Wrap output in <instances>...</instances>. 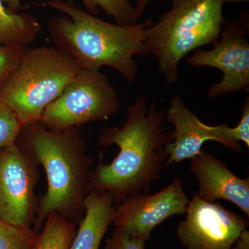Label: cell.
Wrapping results in <instances>:
<instances>
[{
  "instance_id": "30bf717a",
  "label": "cell",
  "mask_w": 249,
  "mask_h": 249,
  "mask_svg": "<svg viewBox=\"0 0 249 249\" xmlns=\"http://www.w3.org/2000/svg\"><path fill=\"white\" fill-rule=\"evenodd\" d=\"M35 183L34 165L16 143L0 150V220L29 227Z\"/></svg>"
},
{
  "instance_id": "6da1fadb",
  "label": "cell",
  "mask_w": 249,
  "mask_h": 249,
  "mask_svg": "<svg viewBox=\"0 0 249 249\" xmlns=\"http://www.w3.org/2000/svg\"><path fill=\"white\" fill-rule=\"evenodd\" d=\"M165 116V110L140 96L129 106L122 126L103 129L100 145H117L119 152L109 164H100L89 175L91 191L109 193L120 202L128 196L149 193L166 167V145L173 140V131L163 126Z\"/></svg>"
},
{
  "instance_id": "8fae6325",
  "label": "cell",
  "mask_w": 249,
  "mask_h": 249,
  "mask_svg": "<svg viewBox=\"0 0 249 249\" xmlns=\"http://www.w3.org/2000/svg\"><path fill=\"white\" fill-rule=\"evenodd\" d=\"M165 120L174 127L173 142L166 145V167L194 158L202 151L204 142L209 141L219 142L237 153L242 152L240 142L228 137L227 124H204L180 96H175L172 100L170 107L165 111Z\"/></svg>"
},
{
  "instance_id": "7c38bea8",
  "label": "cell",
  "mask_w": 249,
  "mask_h": 249,
  "mask_svg": "<svg viewBox=\"0 0 249 249\" xmlns=\"http://www.w3.org/2000/svg\"><path fill=\"white\" fill-rule=\"evenodd\" d=\"M190 171L199 185L196 194L203 200L224 199L235 205L249 217V178H239L227 165L202 150L191 159Z\"/></svg>"
},
{
  "instance_id": "5bb4252c",
  "label": "cell",
  "mask_w": 249,
  "mask_h": 249,
  "mask_svg": "<svg viewBox=\"0 0 249 249\" xmlns=\"http://www.w3.org/2000/svg\"><path fill=\"white\" fill-rule=\"evenodd\" d=\"M42 26L28 13H13L0 0V44L27 47L40 34Z\"/></svg>"
},
{
  "instance_id": "8992f818",
  "label": "cell",
  "mask_w": 249,
  "mask_h": 249,
  "mask_svg": "<svg viewBox=\"0 0 249 249\" xmlns=\"http://www.w3.org/2000/svg\"><path fill=\"white\" fill-rule=\"evenodd\" d=\"M121 102L115 88L101 71L80 69L61 94L49 104L39 123L55 132L78 128L114 116Z\"/></svg>"
},
{
  "instance_id": "5b68a950",
  "label": "cell",
  "mask_w": 249,
  "mask_h": 249,
  "mask_svg": "<svg viewBox=\"0 0 249 249\" xmlns=\"http://www.w3.org/2000/svg\"><path fill=\"white\" fill-rule=\"evenodd\" d=\"M80 69L57 47H27L0 87V102L14 111L23 125L39 122L47 106L61 94Z\"/></svg>"
},
{
  "instance_id": "2e32d148",
  "label": "cell",
  "mask_w": 249,
  "mask_h": 249,
  "mask_svg": "<svg viewBox=\"0 0 249 249\" xmlns=\"http://www.w3.org/2000/svg\"><path fill=\"white\" fill-rule=\"evenodd\" d=\"M85 11L96 16L100 10L114 19L120 25H129L137 23L135 11L130 0H80Z\"/></svg>"
},
{
  "instance_id": "d4e9b609",
  "label": "cell",
  "mask_w": 249,
  "mask_h": 249,
  "mask_svg": "<svg viewBox=\"0 0 249 249\" xmlns=\"http://www.w3.org/2000/svg\"><path fill=\"white\" fill-rule=\"evenodd\" d=\"M249 0H223L224 4L227 2L237 3V2H247Z\"/></svg>"
},
{
  "instance_id": "7402d4cb",
  "label": "cell",
  "mask_w": 249,
  "mask_h": 249,
  "mask_svg": "<svg viewBox=\"0 0 249 249\" xmlns=\"http://www.w3.org/2000/svg\"><path fill=\"white\" fill-rule=\"evenodd\" d=\"M150 1L151 0H135L133 5L135 11L136 22H139Z\"/></svg>"
},
{
  "instance_id": "9c48e42d",
  "label": "cell",
  "mask_w": 249,
  "mask_h": 249,
  "mask_svg": "<svg viewBox=\"0 0 249 249\" xmlns=\"http://www.w3.org/2000/svg\"><path fill=\"white\" fill-rule=\"evenodd\" d=\"M188 203L182 181L176 178L155 194L140 193L124 198L116 209L113 224L116 229L147 242L154 229L165 219L186 213Z\"/></svg>"
},
{
  "instance_id": "44dd1931",
  "label": "cell",
  "mask_w": 249,
  "mask_h": 249,
  "mask_svg": "<svg viewBox=\"0 0 249 249\" xmlns=\"http://www.w3.org/2000/svg\"><path fill=\"white\" fill-rule=\"evenodd\" d=\"M227 134L229 138L239 142H244L249 148V98L247 97L242 107V118L237 126H227Z\"/></svg>"
},
{
  "instance_id": "ac0fdd59",
  "label": "cell",
  "mask_w": 249,
  "mask_h": 249,
  "mask_svg": "<svg viewBox=\"0 0 249 249\" xmlns=\"http://www.w3.org/2000/svg\"><path fill=\"white\" fill-rule=\"evenodd\" d=\"M23 126L14 111L0 102V150L16 143Z\"/></svg>"
},
{
  "instance_id": "4fadbf2b",
  "label": "cell",
  "mask_w": 249,
  "mask_h": 249,
  "mask_svg": "<svg viewBox=\"0 0 249 249\" xmlns=\"http://www.w3.org/2000/svg\"><path fill=\"white\" fill-rule=\"evenodd\" d=\"M114 198L106 192L91 191L85 197V217L70 249H99L103 237L115 217Z\"/></svg>"
},
{
  "instance_id": "e0dca14e",
  "label": "cell",
  "mask_w": 249,
  "mask_h": 249,
  "mask_svg": "<svg viewBox=\"0 0 249 249\" xmlns=\"http://www.w3.org/2000/svg\"><path fill=\"white\" fill-rule=\"evenodd\" d=\"M36 236L29 227H16L0 220V249H33Z\"/></svg>"
},
{
  "instance_id": "ba28073f",
  "label": "cell",
  "mask_w": 249,
  "mask_h": 249,
  "mask_svg": "<svg viewBox=\"0 0 249 249\" xmlns=\"http://www.w3.org/2000/svg\"><path fill=\"white\" fill-rule=\"evenodd\" d=\"M185 220L177 229L178 240L187 249H232L249 220L217 202L201 199L195 193Z\"/></svg>"
},
{
  "instance_id": "ffe728a7",
  "label": "cell",
  "mask_w": 249,
  "mask_h": 249,
  "mask_svg": "<svg viewBox=\"0 0 249 249\" xmlns=\"http://www.w3.org/2000/svg\"><path fill=\"white\" fill-rule=\"evenodd\" d=\"M145 242L116 229L106 240L105 249H145Z\"/></svg>"
},
{
  "instance_id": "9a60e30c",
  "label": "cell",
  "mask_w": 249,
  "mask_h": 249,
  "mask_svg": "<svg viewBox=\"0 0 249 249\" xmlns=\"http://www.w3.org/2000/svg\"><path fill=\"white\" fill-rule=\"evenodd\" d=\"M76 232L75 224L62 214H49L33 249H70Z\"/></svg>"
},
{
  "instance_id": "52a82bcc",
  "label": "cell",
  "mask_w": 249,
  "mask_h": 249,
  "mask_svg": "<svg viewBox=\"0 0 249 249\" xmlns=\"http://www.w3.org/2000/svg\"><path fill=\"white\" fill-rule=\"evenodd\" d=\"M249 14L226 22L219 38L209 50L197 49L188 55L186 62L194 67H213L222 73L219 83L208 90L212 98L234 94L249 88Z\"/></svg>"
},
{
  "instance_id": "d6986e66",
  "label": "cell",
  "mask_w": 249,
  "mask_h": 249,
  "mask_svg": "<svg viewBox=\"0 0 249 249\" xmlns=\"http://www.w3.org/2000/svg\"><path fill=\"white\" fill-rule=\"evenodd\" d=\"M27 47L0 44V87L17 67Z\"/></svg>"
},
{
  "instance_id": "603a6c76",
  "label": "cell",
  "mask_w": 249,
  "mask_h": 249,
  "mask_svg": "<svg viewBox=\"0 0 249 249\" xmlns=\"http://www.w3.org/2000/svg\"><path fill=\"white\" fill-rule=\"evenodd\" d=\"M249 232L248 229L242 232L232 249H249Z\"/></svg>"
},
{
  "instance_id": "cb8c5ba5",
  "label": "cell",
  "mask_w": 249,
  "mask_h": 249,
  "mask_svg": "<svg viewBox=\"0 0 249 249\" xmlns=\"http://www.w3.org/2000/svg\"><path fill=\"white\" fill-rule=\"evenodd\" d=\"M22 0H3L6 7L13 13H19Z\"/></svg>"
},
{
  "instance_id": "7a4b0ae2",
  "label": "cell",
  "mask_w": 249,
  "mask_h": 249,
  "mask_svg": "<svg viewBox=\"0 0 249 249\" xmlns=\"http://www.w3.org/2000/svg\"><path fill=\"white\" fill-rule=\"evenodd\" d=\"M45 5L62 14L47 23L51 39L80 69L99 71L110 67L127 83L136 81L135 58L148 55L146 39L151 19L120 25L87 12L72 0H48Z\"/></svg>"
},
{
  "instance_id": "3957f363",
  "label": "cell",
  "mask_w": 249,
  "mask_h": 249,
  "mask_svg": "<svg viewBox=\"0 0 249 249\" xmlns=\"http://www.w3.org/2000/svg\"><path fill=\"white\" fill-rule=\"evenodd\" d=\"M31 155L45 170L47 190L37 213V229L49 214H62L84 203L89 160L79 129L55 132L39 122L23 126Z\"/></svg>"
},
{
  "instance_id": "277c9868",
  "label": "cell",
  "mask_w": 249,
  "mask_h": 249,
  "mask_svg": "<svg viewBox=\"0 0 249 249\" xmlns=\"http://www.w3.org/2000/svg\"><path fill=\"white\" fill-rule=\"evenodd\" d=\"M171 7L150 26L148 55L168 84L178 78L181 60L191 52L214 43L226 20L223 0H172Z\"/></svg>"
}]
</instances>
